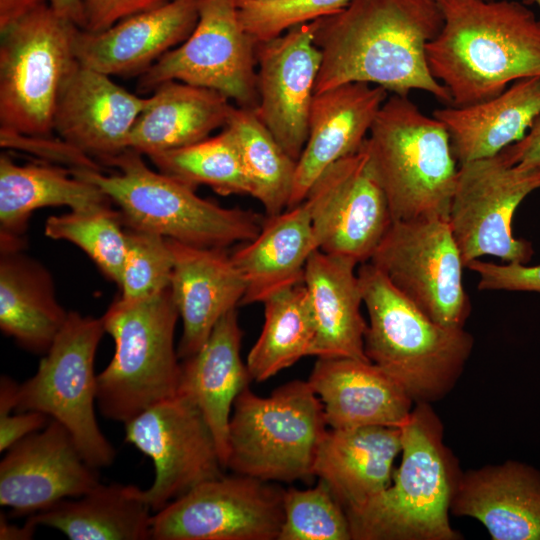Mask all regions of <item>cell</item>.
<instances>
[{
    "instance_id": "cell-5",
    "label": "cell",
    "mask_w": 540,
    "mask_h": 540,
    "mask_svg": "<svg viewBox=\"0 0 540 540\" xmlns=\"http://www.w3.org/2000/svg\"><path fill=\"white\" fill-rule=\"evenodd\" d=\"M142 154L126 149L107 164L119 172L76 168L72 172L100 188L119 207L123 226L155 233L178 242L227 248L253 240L264 218L251 211L226 208L199 197L195 189L155 172Z\"/></svg>"
},
{
    "instance_id": "cell-42",
    "label": "cell",
    "mask_w": 540,
    "mask_h": 540,
    "mask_svg": "<svg viewBox=\"0 0 540 540\" xmlns=\"http://www.w3.org/2000/svg\"><path fill=\"white\" fill-rule=\"evenodd\" d=\"M2 147H14L47 157L52 161L68 164L70 168L101 170L92 158L73 148L65 141L50 137H33L0 130Z\"/></svg>"
},
{
    "instance_id": "cell-36",
    "label": "cell",
    "mask_w": 540,
    "mask_h": 540,
    "mask_svg": "<svg viewBox=\"0 0 540 540\" xmlns=\"http://www.w3.org/2000/svg\"><path fill=\"white\" fill-rule=\"evenodd\" d=\"M160 172L196 189L207 185L216 193H250L236 138L228 127L194 144L148 156Z\"/></svg>"
},
{
    "instance_id": "cell-41",
    "label": "cell",
    "mask_w": 540,
    "mask_h": 540,
    "mask_svg": "<svg viewBox=\"0 0 540 540\" xmlns=\"http://www.w3.org/2000/svg\"><path fill=\"white\" fill-rule=\"evenodd\" d=\"M466 267L479 276V290L540 293V265L527 266L517 262L496 264L477 259Z\"/></svg>"
},
{
    "instance_id": "cell-19",
    "label": "cell",
    "mask_w": 540,
    "mask_h": 540,
    "mask_svg": "<svg viewBox=\"0 0 540 540\" xmlns=\"http://www.w3.org/2000/svg\"><path fill=\"white\" fill-rule=\"evenodd\" d=\"M148 97L117 85L110 76L77 64L65 81L54 131L73 148L106 164L128 149V139Z\"/></svg>"
},
{
    "instance_id": "cell-34",
    "label": "cell",
    "mask_w": 540,
    "mask_h": 540,
    "mask_svg": "<svg viewBox=\"0 0 540 540\" xmlns=\"http://www.w3.org/2000/svg\"><path fill=\"white\" fill-rule=\"evenodd\" d=\"M264 324L250 349L246 365L252 380L262 382L313 356L315 329L303 283L265 299Z\"/></svg>"
},
{
    "instance_id": "cell-37",
    "label": "cell",
    "mask_w": 540,
    "mask_h": 540,
    "mask_svg": "<svg viewBox=\"0 0 540 540\" xmlns=\"http://www.w3.org/2000/svg\"><path fill=\"white\" fill-rule=\"evenodd\" d=\"M45 235L69 241L84 251L99 270L119 285L126 252V232L120 213L111 206L71 210L46 220Z\"/></svg>"
},
{
    "instance_id": "cell-3",
    "label": "cell",
    "mask_w": 540,
    "mask_h": 540,
    "mask_svg": "<svg viewBox=\"0 0 540 540\" xmlns=\"http://www.w3.org/2000/svg\"><path fill=\"white\" fill-rule=\"evenodd\" d=\"M401 461L391 484L361 508L346 511L352 540H459L450 524L461 475L430 403H415L400 425Z\"/></svg>"
},
{
    "instance_id": "cell-1",
    "label": "cell",
    "mask_w": 540,
    "mask_h": 540,
    "mask_svg": "<svg viewBox=\"0 0 540 540\" xmlns=\"http://www.w3.org/2000/svg\"><path fill=\"white\" fill-rule=\"evenodd\" d=\"M442 25L436 0H351L315 20L314 41L322 54L315 93L363 82L404 96L421 90L451 104L426 56Z\"/></svg>"
},
{
    "instance_id": "cell-22",
    "label": "cell",
    "mask_w": 540,
    "mask_h": 540,
    "mask_svg": "<svg viewBox=\"0 0 540 540\" xmlns=\"http://www.w3.org/2000/svg\"><path fill=\"white\" fill-rule=\"evenodd\" d=\"M167 240L173 254L170 289L183 326L177 352L183 360L204 345L226 313L237 309L245 282L225 248Z\"/></svg>"
},
{
    "instance_id": "cell-32",
    "label": "cell",
    "mask_w": 540,
    "mask_h": 540,
    "mask_svg": "<svg viewBox=\"0 0 540 540\" xmlns=\"http://www.w3.org/2000/svg\"><path fill=\"white\" fill-rule=\"evenodd\" d=\"M0 329L22 348L46 353L68 313L46 267L22 249L0 251Z\"/></svg>"
},
{
    "instance_id": "cell-23",
    "label": "cell",
    "mask_w": 540,
    "mask_h": 540,
    "mask_svg": "<svg viewBox=\"0 0 540 540\" xmlns=\"http://www.w3.org/2000/svg\"><path fill=\"white\" fill-rule=\"evenodd\" d=\"M307 381L329 428L400 427L413 409L403 387L368 360L317 358Z\"/></svg>"
},
{
    "instance_id": "cell-47",
    "label": "cell",
    "mask_w": 540,
    "mask_h": 540,
    "mask_svg": "<svg viewBox=\"0 0 540 540\" xmlns=\"http://www.w3.org/2000/svg\"><path fill=\"white\" fill-rule=\"evenodd\" d=\"M37 526L29 519L24 525L18 526L11 524L5 518L3 513H0V539L1 540H29L33 538Z\"/></svg>"
},
{
    "instance_id": "cell-50",
    "label": "cell",
    "mask_w": 540,
    "mask_h": 540,
    "mask_svg": "<svg viewBox=\"0 0 540 540\" xmlns=\"http://www.w3.org/2000/svg\"><path fill=\"white\" fill-rule=\"evenodd\" d=\"M258 1H264V2H274V1H283V0H258Z\"/></svg>"
},
{
    "instance_id": "cell-21",
    "label": "cell",
    "mask_w": 540,
    "mask_h": 540,
    "mask_svg": "<svg viewBox=\"0 0 540 540\" xmlns=\"http://www.w3.org/2000/svg\"><path fill=\"white\" fill-rule=\"evenodd\" d=\"M387 98L385 88L363 82L345 83L314 94L308 136L296 163L288 208L305 199L329 166L362 147Z\"/></svg>"
},
{
    "instance_id": "cell-11",
    "label": "cell",
    "mask_w": 540,
    "mask_h": 540,
    "mask_svg": "<svg viewBox=\"0 0 540 540\" xmlns=\"http://www.w3.org/2000/svg\"><path fill=\"white\" fill-rule=\"evenodd\" d=\"M369 262L431 320L464 327L471 302L448 220L393 221Z\"/></svg>"
},
{
    "instance_id": "cell-10",
    "label": "cell",
    "mask_w": 540,
    "mask_h": 540,
    "mask_svg": "<svg viewBox=\"0 0 540 540\" xmlns=\"http://www.w3.org/2000/svg\"><path fill=\"white\" fill-rule=\"evenodd\" d=\"M103 318L69 311L67 320L36 373L17 391L16 412L38 411L61 423L89 465L110 466L116 457L95 414V355L104 335Z\"/></svg>"
},
{
    "instance_id": "cell-16",
    "label": "cell",
    "mask_w": 540,
    "mask_h": 540,
    "mask_svg": "<svg viewBox=\"0 0 540 540\" xmlns=\"http://www.w3.org/2000/svg\"><path fill=\"white\" fill-rule=\"evenodd\" d=\"M302 202L309 211L318 249L349 257L359 265L370 261L393 223L364 144L329 166Z\"/></svg>"
},
{
    "instance_id": "cell-2",
    "label": "cell",
    "mask_w": 540,
    "mask_h": 540,
    "mask_svg": "<svg viewBox=\"0 0 540 540\" xmlns=\"http://www.w3.org/2000/svg\"><path fill=\"white\" fill-rule=\"evenodd\" d=\"M436 1L443 25L426 56L451 105L481 102L517 80L540 77V18L523 2Z\"/></svg>"
},
{
    "instance_id": "cell-13",
    "label": "cell",
    "mask_w": 540,
    "mask_h": 540,
    "mask_svg": "<svg viewBox=\"0 0 540 540\" xmlns=\"http://www.w3.org/2000/svg\"><path fill=\"white\" fill-rule=\"evenodd\" d=\"M540 189V166L508 164L500 154L460 164L448 222L465 267L483 256L526 264L530 242L513 235L520 203Z\"/></svg>"
},
{
    "instance_id": "cell-12",
    "label": "cell",
    "mask_w": 540,
    "mask_h": 540,
    "mask_svg": "<svg viewBox=\"0 0 540 540\" xmlns=\"http://www.w3.org/2000/svg\"><path fill=\"white\" fill-rule=\"evenodd\" d=\"M257 43L243 28L237 0H200L190 36L140 75L138 90L180 81L215 90L239 107L256 109Z\"/></svg>"
},
{
    "instance_id": "cell-44",
    "label": "cell",
    "mask_w": 540,
    "mask_h": 540,
    "mask_svg": "<svg viewBox=\"0 0 540 540\" xmlns=\"http://www.w3.org/2000/svg\"><path fill=\"white\" fill-rule=\"evenodd\" d=\"M50 420L38 411L0 414V451H7L26 436L44 428Z\"/></svg>"
},
{
    "instance_id": "cell-46",
    "label": "cell",
    "mask_w": 540,
    "mask_h": 540,
    "mask_svg": "<svg viewBox=\"0 0 540 540\" xmlns=\"http://www.w3.org/2000/svg\"><path fill=\"white\" fill-rule=\"evenodd\" d=\"M46 0H0V31Z\"/></svg>"
},
{
    "instance_id": "cell-33",
    "label": "cell",
    "mask_w": 540,
    "mask_h": 540,
    "mask_svg": "<svg viewBox=\"0 0 540 540\" xmlns=\"http://www.w3.org/2000/svg\"><path fill=\"white\" fill-rule=\"evenodd\" d=\"M152 512L139 487L99 483L88 493L62 500L28 519L71 540H146L151 539Z\"/></svg>"
},
{
    "instance_id": "cell-18",
    "label": "cell",
    "mask_w": 540,
    "mask_h": 540,
    "mask_svg": "<svg viewBox=\"0 0 540 540\" xmlns=\"http://www.w3.org/2000/svg\"><path fill=\"white\" fill-rule=\"evenodd\" d=\"M5 452L0 462V505L16 516L80 497L100 483L97 469L83 458L69 431L53 419Z\"/></svg>"
},
{
    "instance_id": "cell-30",
    "label": "cell",
    "mask_w": 540,
    "mask_h": 540,
    "mask_svg": "<svg viewBox=\"0 0 540 540\" xmlns=\"http://www.w3.org/2000/svg\"><path fill=\"white\" fill-rule=\"evenodd\" d=\"M540 114V77L517 80L498 95L466 106L436 109L459 164L492 157L521 140Z\"/></svg>"
},
{
    "instance_id": "cell-45",
    "label": "cell",
    "mask_w": 540,
    "mask_h": 540,
    "mask_svg": "<svg viewBox=\"0 0 540 540\" xmlns=\"http://www.w3.org/2000/svg\"><path fill=\"white\" fill-rule=\"evenodd\" d=\"M510 165L523 168L540 166V114L525 136L499 153Z\"/></svg>"
},
{
    "instance_id": "cell-43",
    "label": "cell",
    "mask_w": 540,
    "mask_h": 540,
    "mask_svg": "<svg viewBox=\"0 0 540 540\" xmlns=\"http://www.w3.org/2000/svg\"><path fill=\"white\" fill-rule=\"evenodd\" d=\"M171 0H81L84 28L88 32H100L119 21L144 12Z\"/></svg>"
},
{
    "instance_id": "cell-49",
    "label": "cell",
    "mask_w": 540,
    "mask_h": 540,
    "mask_svg": "<svg viewBox=\"0 0 540 540\" xmlns=\"http://www.w3.org/2000/svg\"><path fill=\"white\" fill-rule=\"evenodd\" d=\"M525 5H537L540 10V0H522Z\"/></svg>"
},
{
    "instance_id": "cell-24",
    "label": "cell",
    "mask_w": 540,
    "mask_h": 540,
    "mask_svg": "<svg viewBox=\"0 0 540 540\" xmlns=\"http://www.w3.org/2000/svg\"><path fill=\"white\" fill-rule=\"evenodd\" d=\"M451 513L476 519L493 540H540V472L516 461L462 472Z\"/></svg>"
},
{
    "instance_id": "cell-38",
    "label": "cell",
    "mask_w": 540,
    "mask_h": 540,
    "mask_svg": "<svg viewBox=\"0 0 540 540\" xmlns=\"http://www.w3.org/2000/svg\"><path fill=\"white\" fill-rule=\"evenodd\" d=\"M283 510L278 540H352L347 513L322 480L284 489Z\"/></svg>"
},
{
    "instance_id": "cell-6",
    "label": "cell",
    "mask_w": 540,
    "mask_h": 540,
    "mask_svg": "<svg viewBox=\"0 0 540 540\" xmlns=\"http://www.w3.org/2000/svg\"><path fill=\"white\" fill-rule=\"evenodd\" d=\"M393 221L448 220L458 168L446 127L408 96L381 106L364 142Z\"/></svg>"
},
{
    "instance_id": "cell-15",
    "label": "cell",
    "mask_w": 540,
    "mask_h": 540,
    "mask_svg": "<svg viewBox=\"0 0 540 540\" xmlns=\"http://www.w3.org/2000/svg\"><path fill=\"white\" fill-rule=\"evenodd\" d=\"M125 441L153 461L155 477L144 490L154 513L203 482L224 475L218 447L203 414L177 393L124 424Z\"/></svg>"
},
{
    "instance_id": "cell-26",
    "label": "cell",
    "mask_w": 540,
    "mask_h": 540,
    "mask_svg": "<svg viewBox=\"0 0 540 540\" xmlns=\"http://www.w3.org/2000/svg\"><path fill=\"white\" fill-rule=\"evenodd\" d=\"M242 335L237 309H233L217 322L204 345L181 361L178 393L203 414L225 469L233 405L252 380L241 357Z\"/></svg>"
},
{
    "instance_id": "cell-9",
    "label": "cell",
    "mask_w": 540,
    "mask_h": 540,
    "mask_svg": "<svg viewBox=\"0 0 540 540\" xmlns=\"http://www.w3.org/2000/svg\"><path fill=\"white\" fill-rule=\"evenodd\" d=\"M79 29L43 2L0 31V130L51 136Z\"/></svg>"
},
{
    "instance_id": "cell-7",
    "label": "cell",
    "mask_w": 540,
    "mask_h": 540,
    "mask_svg": "<svg viewBox=\"0 0 540 540\" xmlns=\"http://www.w3.org/2000/svg\"><path fill=\"white\" fill-rule=\"evenodd\" d=\"M102 318L115 350L97 375V406L106 419L125 424L178 393L181 362L174 337L179 312L169 287L143 299L119 297Z\"/></svg>"
},
{
    "instance_id": "cell-14",
    "label": "cell",
    "mask_w": 540,
    "mask_h": 540,
    "mask_svg": "<svg viewBox=\"0 0 540 540\" xmlns=\"http://www.w3.org/2000/svg\"><path fill=\"white\" fill-rule=\"evenodd\" d=\"M284 489L256 478L221 476L154 513V540H278Z\"/></svg>"
},
{
    "instance_id": "cell-28",
    "label": "cell",
    "mask_w": 540,
    "mask_h": 540,
    "mask_svg": "<svg viewBox=\"0 0 540 540\" xmlns=\"http://www.w3.org/2000/svg\"><path fill=\"white\" fill-rule=\"evenodd\" d=\"M317 249L304 202L266 216L258 235L230 254L245 282L240 305L262 303L278 291L303 283L306 263Z\"/></svg>"
},
{
    "instance_id": "cell-25",
    "label": "cell",
    "mask_w": 540,
    "mask_h": 540,
    "mask_svg": "<svg viewBox=\"0 0 540 540\" xmlns=\"http://www.w3.org/2000/svg\"><path fill=\"white\" fill-rule=\"evenodd\" d=\"M401 449L400 427L329 428L316 453L314 476L326 483L345 511L355 510L391 484Z\"/></svg>"
},
{
    "instance_id": "cell-39",
    "label": "cell",
    "mask_w": 540,
    "mask_h": 540,
    "mask_svg": "<svg viewBox=\"0 0 540 540\" xmlns=\"http://www.w3.org/2000/svg\"><path fill=\"white\" fill-rule=\"evenodd\" d=\"M126 252L119 288L125 301L143 299L170 287L173 254L167 238L125 228Z\"/></svg>"
},
{
    "instance_id": "cell-17",
    "label": "cell",
    "mask_w": 540,
    "mask_h": 540,
    "mask_svg": "<svg viewBox=\"0 0 540 540\" xmlns=\"http://www.w3.org/2000/svg\"><path fill=\"white\" fill-rule=\"evenodd\" d=\"M315 20L295 25L257 44L258 106L255 112L281 147L297 161L308 121L322 54L314 41Z\"/></svg>"
},
{
    "instance_id": "cell-4",
    "label": "cell",
    "mask_w": 540,
    "mask_h": 540,
    "mask_svg": "<svg viewBox=\"0 0 540 540\" xmlns=\"http://www.w3.org/2000/svg\"><path fill=\"white\" fill-rule=\"evenodd\" d=\"M357 274L368 313L367 358L400 384L414 403L442 399L472 353V335L464 327L431 320L369 261L360 264Z\"/></svg>"
},
{
    "instance_id": "cell-27",
    "label": "cell",
    "mask_w": 540,
    "mask_h": 540,
    "mask_svg": "<svg viewBox=\"0 0 540 540\" xmlns=\"http://www.w3.org/2000/svg\"><path fill=\"white\" fill-rule=\"evenodd\" d=\"M357 265L349 257L319 249L306 263L303 284L315 329L313 356L317 358L370 361L364 349L367 322L361 313Z\"/></svg>"
},
{
    "instance_id": "cell-29",
    "label": "cell",
    "mask_w": 540,
    "mask_h": 540,
    "mask_svg": "<svg viewBox=\"0 0 540 540\" xmlns=\"http://www.w3.org/2000/svg\"><path fill=\"white\" fill-rule=\"evenodd\" d=\"M112 201L71 168L48 163L16 164L0 155V249H22L23 234L35 210L67 206L84 210L110 206Z\"/></svg>"
},
{
    "instance_id": "cell-31",
    "label": "cell",
    "mask_w": 540,
    "mask_h": 540,
    "mask_svg": "<svg viewBox=\"0 0 540 540\" xmlns=\"http://www.w3.org/2000/svg\"><path fill=\"white\" fill-rule=\"evenodd\" d=\"M233 107L215 90L164 82L148 97L129 135L128 148L149 156L202 141L226 126Z\"/></svg>"
},
{
    "instance_id": "cell-8",
    "label": "cell",
    "mask_w": 540,
    "mask_h": 540,
    "mask_svg": "<svg viewBox=\"0 0 540 540\" xmlns=\"http://www.w3.org/2000/svg\"><path fill=\"white\" fill-rule=\"evenodd\" d=\"M327 429L323 405L308 381H290L268 397L248 386L233 405L226 468L266 482L308 480Z\"/></svg>"
},
{
    "instance_id": "cell-48",
    "label": "cell",
    "mask_w": 540,
    "mask_h": 540,
    "mask_svg": "<svg viewBox=\"0 0 540 540\" xmlns=\"http://www.w3.org/2000/svg\"><path fill=\"white\" fill-rule=\"evenodd\" d=\"M50 7L59 15L75 23L80 29L84 28V14L81 0H46Z\"/></svg>"
},
{
    "instance_id": "cell-40",
    "label": "cell",
    "mask_w": 540,
    "mask_h": 540,
    "mask_svg": "<svg viewBox=\"0 0 540 540\" xmlns=\"http://www.w3.org/2000/svg\"><path fill=\"white\" fill-rule=\"evenodd\" d=\"M351 0H283L264 2L237 0L240 22L245 31L261 43L289 28L335 14Z\"/></svg>"
},
{
    "instance_id": "cell-20",
    "label": "cell",
    "mask_w": 540,
    "mask_h": 540,
    "mask_svg": "<svg viewBox=\"0 0 540 540\" xmlns=\"http://www.w3.org/2000/svg\"><path fill=\"white\" fill-rule=\"evenodd\" d=\"M200 0H171L129 16L100 32L79 29V64L108 76L143 74L172 47L184 42L199 18Z\"/></svg>"
},
{
    "instance_id": "cell-35",
    "label": "cell",
    "mask_w": 540,
    "mask_h": 540,
    "mask_svg": "<svg viewBox=\"0 0 540 540\" xmlns=\"http://www.w3.org/2000/svg\"><path fill=\"white\" fill-rule=\"evenodd\" d=\"M226 127L233 132L249 184L267 216L285 211L293 191L296 163L254 109L233 107Z\"/></svg>"
}]
</instances>
